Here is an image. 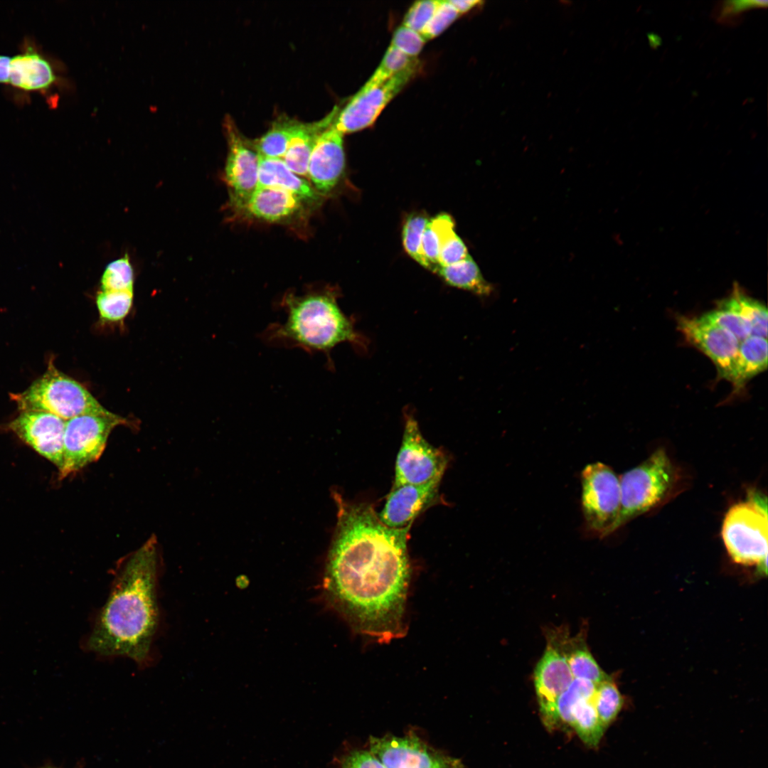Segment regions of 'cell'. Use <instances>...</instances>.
I'll return each instance as SVG.
<instances>
[{
  "label": "cell",
  "mask_w": 768,
  "mask_h": 768,
  "mask_svg": "<svg viewBox=\"0 0 768 768\" xmlns=\"http://www.w3.org/2000/svg\"><path fill=\"white\" fill-rule=\"evenodd\" d=\"M750 329L751 336L767 338V309L761 302L735 290L727 298Z\"/></svg>",
  "instance_id": "cell-28"
},
{
  "label": "cell",
  "mask_w": 768,
  "mask_h": 768,
  "mask_svg": "<svg viewBox=\"0 0 768 768\" xmlns=\"http://www.w3.org/2000/svg\"><path fill=\"white\" fill-rule=\"evenodd\" d=\"M441 479L420 484L393 486L383 508L378 513L380 521L393 528L411 526L422 512L437 501Z\"/></svg>",
  "instance_id": "cell-16"
},
{
  "label": "cell",
  "mask_w": 768,
  "mask_h": 768,
  "mask_svg": "<svg viewBox=\"0 0 768 768\" xmlns=\"http://www.w3.org/2000/svg\"><path fill=\"white\" fill-rule=\"evenodd\" d=\"M448 458L423 437L416 420L407 416L393 486L420 484L442 479Z\"/></svg>",
  "instance_id": "cell-9"
},
{
  "label": "cell",
  "mask_w": 768,
  "mask_h": 768,
  "mask_svg": "<svg viewBox=\"0 0 768 768\" xmlns=\"http://www.w3.org/2000/svg\"><path fill=\"white\" fill-rule=\"evenodd\" d=\"M574 678L598 684L610 678L603 671L591 653L583 645L568 652L562 651Z\"/></svg>",
  "instance_id": "cell-30"
},
{
  "label": "cell",
  "mask_w": 768,
  "mask_h": 768,
  "mask_svg": "<svg viewBox=\"0 0 768 768\" xmlns=\"http://www.w3.org/2000/svg\"><path fill=\"white\" fill-rule=\"evenodd\" d=\"M767 1H725L722 3V4L721 6H718L716 12V18L718 21L722 23H733L734 19L739 18V16L746 10L753 7L766 6L764 5V4H767Z\"/></svg>",
  "instance_id": "cell-41"
},
{
  "label": "cell",
  "mask_w": 768,
  "mask_h": 768,
  "mask_svg": "<svg viewBox=\"0 0 768 768\" xmlns=\"http://www.w3.org/2000/svg\"><path fill=\"white\" fill-rule=\"evenodd\" d=\"M133 301V291H103L97 294L96 304L100 318L117 321L129 313Z\"/></svg>",
  "instance_id": "cell-31"
},
{
  "label": "cell",
  "mask_w": 768,
  "mask_h": 768,
  "mask_svg": "<svg viewBox=\"0 0 768 768\" xmlns=\"http://www.w3.org/2000/svg\"><path fill=\"white\" fill-rule=\"evenodd\" d=\"M10 56L0 55V83L8 84Z\"/></svg>",
  "instance_id": "cell-43"
},
{
  "label": "cell",
  "mask_w": 768,
  "mask_h": 768,
  "mask_svg": "<svg viewBox=\"0 0 768 768\" xmlns=\"http://www.w3.org/2000/svg\"><path fill=\"white\" fill-rule=\"evenodd\" d=\"M459 16L448 1H439L437 9L427 26L420 33L425 41L441 34Z\"/></svg>",
  "instance_id": "cell-36"
},
{
  "label": "cell",
  "mask_w": 768,
  "mask_h": 768,
  "mask_svg": "<svg viewBox=\"0 0 768 768\" xmlns=\"http://www.w3.org/2000/svg\"><path fill=\"white\" fill-rule=\"evenodd\" d=\"M337 523L324 587L334 607L358 632L389 642L404 636L410 581L411 526L393 528L367 503L335 492Z\"/></svg>",
  "instance_id": "cell-1"
},
{
  "label": "cell",
  "mask_w": 768,
  "mask_h": 768,
  "mask_svg": "<svg viewBox=\"0 0 768 768\" xmlns=\"http://www.w3.org/2000/svg\"><path fill=\"white\" fill-rule=\"evenodd\" d=\"M369 749L386 768H462L459 759L434 750L415 735L371 736Z\"/></svg>",
  "instance_id": "cell-13"
},
{
  "label": "cell",
  "mask_w": 768,
  "mask_h": 768,
  "mask_svg": "<svg viewBox=\"0 0 768 768\" xmlns=\"http://www.w3.org/2000/svg\"><path fill=\"white\" fill-rule=\"evenodd\" d=\"M428 221L425 216L412 215L406 220L402 230V242L405 251L424 267L425 262L421 253V242Z\"/></svg>",
  "instance_id": "cell-35"
},
{
  "label": "cell",
  "mask_w": 768,
  "mask_h": 768,
  "mask_svg": "<svg viewBox=\"0 0 768 768\" xmlns=\"http://www.w3.org/2000/svg\"><path fill=\"white\" fill-rule=\"evenodd\" d=\"M767 367V340L750 336L740 343L736 370L735 391L740 390L745 383L766 370Z\"/></svg>",
  "instance_id": "cell-23"
},
{
  "label": "cell",
  "mask_w": 768,
  "mask_h": 768,
  "mask_svg": "<svg viewBox=\"0 0 768 768\" xmlns=\"http://www.w3.org/2000/svg\"><path fill=\"white\" fill-rule=\"evenodd\" d=\"M338 108L324 119L311 123L300 122L292 136L282 160L288 168L299 176H307L311 151L320 134L331 123Z\"/></svg>",
  "instance_id": "cell-21"
},
{
  "label": "cell",
  "mask_w": 768,
  "mask_h": 768,
  "mask_svg": "<svg viewBox=\"0 0 768 768\" xmlns=\"http://www.w3.org/2000/svg\"><path fill=\"white\" fill-rule=\"evenodd\" d=\"M440 243L437 233L429 220L423 233L421 253L425 262V268L436 272L439 268Z\"/></svg>",
  "instance_id": "cell-39"
},
{
  "label": "cell",
  "mask_w": 768,
  "mask_h": 768,
  "mask_svg": "<svg viewBox=\"0 0 768 768\" xmlns=\"http://www.w3.org/2000/svg\"><path fill=\"white\" fill-rule=\"evenodd\" d=\"M439 1H418L406 13L403 26L420 33L433 16Z\"/></svg>",
  "instance_id": "cell-37"
},
{
  "label": "cell",
  "mask_w": 768,
  "mask_h": 768,
  "mask_svg": "<svg viewBox=\"0 0 768 768\" xmlns=\"http://www.w3.org/2000/svg\"><path fill=\"white\" fill-rule=\"evenodd\" d=\"M127 420L110 411L83 414L65 421L60 478L77 472L102 455L111 432Z\"/></svg>",
  "instance_id": "cell-8"
},
{
  "label": "cell",
  "mask_w": 768,
  "mask_h": 768,
  "mask_svg": "<svg viewBox=\"0 0 768 768\" xmlns=\"http://www.w3.org/2000/svg\"><path fill=\"white\" fill-rule=\"evenodd\" d=\"M592 703L606 729L620 713L624 699L616 683L609 678L596 685Z\"/></svg>",
  "instance_id": "cell-29"
},
{
  "label": "cell",
  "mask_w": 768,
  "mask_h": 768,
  "mask_svg": "<svg viewBox=\"0 0 768 768\" xmlns=\"http://www.w3.org/2000/svg\"><path fill=\"white\" fill-rule=\"evenodd\" d=\"M9 429L60 470L63 463L65 420L41 411H21Z\"/></svg>",
  "instance_id": "cell-14"
},
{
  "label": "cell",
  "mask_w": 768,
  "mask_h": 768,
  "mask_svg": "<svg viewBox=\"0 0 768 768\" xmlns=\"http://www.w3.org/2000/svg\"><path fill=\"white\" fill-rule=\"evenodd\" d=\"M416 64L415 58L407 55L390 45L380 64L364 85L369 87L381 84L398 73L416 68Z\"/></svg>",
  "instance_id": "cell-32"
},
{
  "label": "cell",
  "mask_w": 768,
  "mask_h": 768,
  "mask_svg": "<svg viewBox=\"0 0 768 768\" xmlns=\"http://www.w3.org/2000/svg\"><path fill=\"white\" fill-rule=\"evenodd\" d=\"M425 41L420 33L402 25L394 32L391 46L407 55L415 58L422 50Z\"/></svg>",
  "instance_id": "cell-38"
},
{
  "label": "cell",
  "mask_w": 768,
  "mask_h": 768,
  "mask_svg": "<svg viewBox=\"0 0 768 768\" xmlns=\"http://www.w3.org/2000/svg\"><path fill=\"white\" fill-rule=\"evenodd\" d=\"M223 125L228 143L224 178L232 206L241 212L258 186L259 154L230 115Z\"/></svg>",
  "instance_id": "cell-10"
},
{
  "label": "cell",
  "mask_w": 768,
  "mask_h": 768,
  "mask_svg": "<svg viewBox=\"0 0 768 768\" xmlns=\"http://www.w3.org/2000/svg\"><path fill=\"white\" fill-rule=\"evenodd\" d=\"M279 307L285 314L284 321L269 324L261 338L269 346L299 348L308 353H323L331 367V352L342 343L364 349L366 341L353 319L340 308L336 294L329 289H315L303 294L289 293Z\"/></svg>",
  "instance_id": "cell-3"
},
{
  "label": "cell",
  "mask_w": 768,
  "mask_h": 768,
  "mask_svg": "<svg viewBox=\"0 0 768 768\" xmlns=\"http://www.w3.org/2000/svg\"><path fill=\"white\" fill-rule=\"evenodd\" d=\"M572 728L587 746L597 747L605 728L601 723L592 703V698L580 700L572 710Z\"/></svg>",
  "instance_id": "cell-26"
},
{
  "label": "cell",
  "mask_w": 768,
  "mask_h": 768,
  "mask_svg": "<svg viewBox=\"0 0 768 768\" xmlns=\"http://www.w3.org/2000/svg\"><path fill=\"white\" fill-rule=\"evenodd\" d=\"M767 529L766 498L754 495L732 506L722 527L729 555L737 563L767 568Z\"/></svg>",
  "instance_id": "cell-6"
},
{
  "label": "cell",
  "mask_w": 768,
  "mask_h": 768,
  "mask_svg": "<svg viewBox=\"0 0 768 768\" xmlns=\"http://www.w3.org/2000/svg\"><path fill=\"white\" fill-rule=\"evenodd\" d=\"M300 122L282 116L272 123L265 134L251 143L260 156L282 159Z\"/></svg>",
  "instance_id": "cell-24"
},
{
  "label": "cell",
  "mask_w": 768,
  "mask_h": 768,
  "mask_svg": "<svg viewBox=\"0 0 768 768\" xmlns=\"http://www.w3.org/2000/svg\"><path fill=\"white\" fill-rule=\"evenodd\" d=\"M306 204L299 196L286 190L257 186L241 212L262 221L282 223L302 214Z\"/></svg>",
  "instance_id": "cell-18"
},
{
  "label": "cell",
  "mask_w": 768,
  "mask_h": 768,
  "mask_svg": "<svg viewBox=\"0 0 768 768\" xmlns=\"http://www.w3.org/2000/svg\"><path fill=\"white\" fill-rule=\"evenodd\" d=\"M339 768H386L370 751L351 750L338 761Z\"/></svg>",
  "instance_id": "cell-40"
},
{
  "label": "cell",
  "mask_w": 768,
  "mask_h": 768,
  "mask_svg": "<svg viewBox=\"0 0 768 768\" xmlns=\"http://www.w3.org/2000/svg\"><path fill=\"white\" fill-rule=\"evenodd\" d=\"M134 270L127 254L110 262L101 277V290L133 291Z\"/></svg>",
  "instance_id": "cell-33"
},
{
  "label": "cell",
  "mask_w": 768,
  "mask_h": 768,
  "mask_svg": "<svg viewBox=\"0 0 768 768\" xmlns=\"http://www.w3.org/2000/svg\"><path fill=\"white\" fill-rule=\"evenodd\" d=\"M258 186H270L289 191L308 203L321 198L311 183L292 171L284 161L259 155Z\"/></svg>",
  "instance_id": "cell-20"
},
{
  "label": "cell",
  "mask_w": 768,
  "mask_h": 768,
  "mask_svg": "<svg viewBox=\"0 0 768 768\" xmlns=\"http://www.w3.org/2000/svg\"><path fill=\"white\" fill-rule=\"evenodd\" d=\"M21 411H41L64 420L88 413H105V409L80 383L58 370L51 362L46 371L26 390L12 394Z\"/></svg>",
  "instance_id": "cell-5"
},
{
  "label": "cell",
  "mask_w": 768,
  "mask_h": 768,
  "mask_svg": "<svg viewBox=\"0 0 768 768\" xmlns=\"http://www.w3.org/2000/svg\"><path fill=\"white\" fill-rule=\"evenodd\" d=\"M343 136L331 122L320 134L311 151L307 177L320 196L329 193L344 171Z\"/></svg>",
  "instance_id": "cell-17"
},
{
  "label": "cell",
  "mask_w": 768,
  "mask_h": 768,
  "mask_svg": "<svg viewBox=\"0 0 768 768\" xmlns=\"http://www.w3.org/2000/svg\"><path fill=\"white\" fill-rule=\"evenodd\" d=\"M156 540L146 541L120 565L97 613L86 648L102 656H124L142 667L150 660L159 624Z\"/></svg>",
  "instance_id": "cell-2"
},
{
  "label": "cell",
  "mask_w": 768,
  "mask_h": 768,
  "mask_svg": "<svg viewBox=\"0 0 768 768\" xmlns=\"http://www.w3.org/2000/svg\"><path fill=\"white\" fill-rule=\"evenodd\" d=\"M430 221L439 239V267L454 264L469 255L465 244L456 234L454 222L449 215L442 213Z\"/></svg>",
  "instance_id": "cell-25"
},
{
  "label": "cell",
  "mask_w": 768,
  "mask_h": 768,
  "mask_svg": "<svg viewBox=\"0 0 768 768\" xmlns=\"http://www.w3.org/2000/svg\"><path fill=\"white\" fill-rule=\"evenodd\" d=\"M678 328L688 342L698 348L713 362L718 375L734 386L738 361L740 341L729 331L713 323L703 315L677 318Z\"/></svg>",
  "instance_id": "cell-12"
},
{
  "label": "cell",
  "mask_w": 768,
  "mask_h": 768,
  "mask_svg": "<svg viewBox=\"0 0 768 768\" xmlns=\"http://www.w3.org/2000/svg\"><path fill=\"white\" fill-rule=\"evenodd\" d=\"M42 768H56V767H42Z\"/></svg>",
  "instance_id": "cell-44"
},
{
  "label": "cell",
  "mask_w": 768,
  "mask_h": 768,
  "mask_svg": "<svg viewBox=\"0 0 768 768\" xmlns=\"http://www.w3.org/2000/svg\"><path fill=\"white\" fill-rule=\"evenodd\" d=\"M56 80L50 63L31 47L10 58L8 84L18 89L45 91Z\"/></svg>",
  "instance_id": "cell-19"
},
{
  "label": "cell",
  "mask_w": 768,
  "mask_h": 768,
  "mask_svg": "<svg viewBox=\"0 0 768 768\" xmlns=\"http://www.w3.org/2000/svg\"><path fill=\"white\" fill-rule=\"evenodd\" d=\"M436 273L449 285L480 297H489L494 291L470 255L454 264L439 267Z\"/></svg>",
  "instance_id": "cell-22"
},
{
  "label": "cell",
  "mask_w": 768,
  "mask_h": 768,
  "mask_svg": "<svg viewBox=\"0 0 768 768\" xmlns=\"http://www.w3.org/2000/svg\"><path fill=\"white\" fill-rule=\"evenodd\" d=\"M582 508L588 530L604 538L618 529L621 510L619 478L607 465L594 462L581 474Z\"/></svg>",
  "instance_id": "cell-7"
},
{
  "label": "cell",
  "mask_w": 768,
  "mask_h": 768,
  "mask_svg": "<svg viewBox=\"0 0 768 768\" xmlns=\"http://www.w3.org/2000/svg\"><path fill=\"white\" fill-rule=\"evenodd\" d=\"M573 679L562 652L553 644H548L534 671L541 719L548 730H554L556 702Z\"/></svg>",
  "instance_id": "cell-15"
},
{
  "label": "cell",
  "mask_w": 768,
  "mask_h": 768,
  "mask_svg": "<svg viewBox=\"0 0 768 768\" xmlns=\"http://www.w3.org/2000/svg\"><path fill=\"white\" fill-rule=\"evenodd\" d=\"M679 475L663 449H658L619 478L621 510L618 528L659 506L673 492Z\"/></svg>",
  "instance_id": "cell-4"
},
{
  "label": "cell",
  "mask_w": 768,
  "mask_h": 768,
  "mask_svg": "<svg viewBox=\"0 0 768 768\" xmlns=\"http://www.w3.org/2000/svg\"><path fill=\"white\" fill-rule=\"evenodd\" d=\"M596 685L580 678H574L569 687L558 698L555 708L554 730L571 727L572 710L582 698L593 697Z\"/></svg>",
  "instance_id": "cell-27"
},
{
  "label": "cell",
  "mask_w": 768,
  "mask_h": 768,
  "mask_svg": "<svg viewBox=\"0 0 768 768\" xmlns=\"http://www.w3.org/2000/svg\"><path fill=\"white\" fill-rule=\"evenodd\" d=\"M448 1L459 14L469 11L480 2L476 0H450Z\"/></svg>",
  "instance_id": "cell-42"
},
{
  "label": "cell",
  "mask_w": 768,
  "mask_h": 768,
  "mask_svg": "<svg viewBox=\"0 0 768 768\" xmlns=\"http://www.w3.org/2000/svg\"><path fill=\"white\" fill-rule=\"evenodd\" d=\"M412 68L375 86L363 85L336 113L332 125L342 134L372 125L388 102L404 87L415 73Z\"/></svg>",
  "instance_id": "cell-11"
},
{
  "label": "cell",
  "mask_w": 768,
  "mask_h": 768,
  "mask_svg": "<svg viewBox=\"0 0 768 768\" xmlns=\"http://www.w3.org/2000/svg\"><path fill=\"white\" fill-rule=\"evenodd\" d=\"M713 323L732 333L741 342L751 336L750 329L742 320L728 299L718 303L717 307L703 315Z\"/></svg>",
  "instance_id": "cell-34"
}]
</instances>
